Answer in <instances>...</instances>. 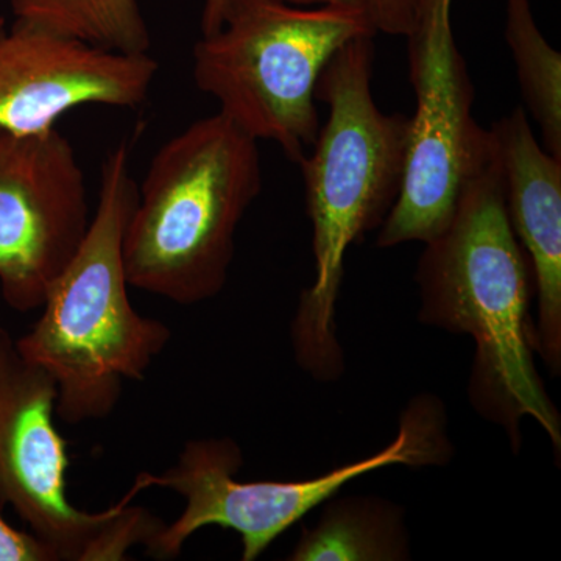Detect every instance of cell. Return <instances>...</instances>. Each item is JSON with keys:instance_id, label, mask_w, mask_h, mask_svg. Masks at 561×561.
I'll use <instances>...</instances> for the list:
<instances>
[{"instance_id": "8", "label": "cell", "mask_w": 561, "mask_h": 561, "mask_svg": "<svg viewBox=\"0 0 561 561\" xmlns=\"http://www.w3.org/2000/svg\"><path fill=\"white\" fill-rule=\"evenodd\" d=\"M454 0H416L408 39L415 113L398 201L376 245L430 242L445 230L465 181L485 160L491 133L472 116L474 87L453 31Z\"/></svg>"}, {"instance_id": "11", "label": "cell", "mask_w": 561, "mask_h": 561, "mask_svg": "<svg viewBox=\"0 0 561 561\" xmlns=\"http://www.w3.org/2000/svg\"><path fill=\"white\" fill-rule=\"evenodd\" d=\"M505 208L529 261L538 298L537 353L561 373V160L542 147L522 105L490 128Z\"/></svg>"}, {"instance_id": "1", "label": "cell", "mask_w": 561, "mask_h": 561, "mask_svg": "<svg viewBox=\"0 0 561 561\" xmlns=\"http://www.w3.org/2000/svg\"><path fill=\"white\" fill-rule=\"evenodd\" d=\"M416 284L421 323L470 335L476 343L468 381L472 409L505 432L515 454L524 419L534 420L560 463V412L535 364L534 278L508 220L494 140L465 181L451 220L426 242Z\"/></svg>"}, {"instance_id": "2", "label": "cell", "mask_w": 561, "mask_h": 561, "mask_svg": "<svg viewBox=\"0 0 561 561\" xmlns=\"http://www.w3.org/2000/svg\"><path fill=\"white\" fill-rule=\"evenodd\" d=\"M375 36L341 47L321 70L316 99L327 122L300 162L312 224L316 278L291 321V348L302 371L334 382L345 371L335 308L351 245L379 230L400 195L409 116L387 114L373 98Z\"/></svg>"}, {"instance_id": "10", "label": "cell", "mask_w": 561, "mask_h": 561, "mask_svg": "<svg viewBox=\"0 0 561 561\" xmlns=\"http://www.w3.org/2000/svg\"><path fill=\"white\" fill-rule=\"evenodd\" d=\"M160 65L150 54L91 46L39 25L0 18V130L39 135L80 106L138 108Z\"/></svg>"}, {"instance_id": "6", "label": "cell", "mask_w": 561, "mask_h": 561, "mask_svg": "<svg viewBox=\"0 0 561 561\" xmlns=\"http://www.w3.org/2000/svg\"><path fill=\"white\" fill-rule=\"evenodd\" d=\"M453 456L445 404L431 393L416 394L409 402L397 437L381 451L302 481H239L236 474L243 454L238 443L228 437L191 440L169 470L140 472L133 483L138 493L165 489L184 500L179 518L164 523L146 546V553L157 560L176 559L192 535L216 526L236 531L241 537V559L254 561L354 479L394 465L413 470L443 467Z\"/></svg>"}, {"instance_id": "14", "label": "cell", "mask_w": 561, "mask_h": 561, "mask_svg": "<svg viewBox=\"0 0 561 561\" xmlns=\"http://www.w3.org/2000/svg\"><path fill=\"white\" fill-rule=\"evenodd\" d=\"M14 20L122 54H149L138 0H10Z\"/></svg>"}, {"instance_id": "5", "label": "cell", "mask_w": 561, "mask_h": 561, "mask_svg": "<svg viewBox=\"0 0 561 561\" xmlns=\"http://www.w3.org/2000/svg\"><path fill=\"white\" fill-rule=\"evenodd\" d=\"M376 35L364 18L346 10L225 0L219 31L195 43L192 73L236 127L257 142L272 140L298 165L321 127V70L350 41Z\"/></svg>"}, {"instance_id": "3", "label": "cell", "mask_w": 561, "mask_h": 561, "mask_svg": "<svg viewBox=\"0 0 561 561\" xmlns=\"http://www.w3.org/2000/svg\"><path fill=\"white\" fill-rule=\"evenodd\" d=\"M136 201L131 150L122 142L103 162L80 249L47 290L38 321L16 341L54 379L58 419L68 424L108 419L124 383L144 381L171 342V328L140 316L128 297L124 234Z\"/></svg>"}, {"instance_id": "15", "label": "cell", "mask_w": 561, "mask_h": 561, "mask_svg": "<svg viewBox=\"0 0 561 561\" xmlns=\"http://www.w3.org/2000/svg\"><path fill=\"white\" fill-rule=\"evenodd\" d=\"M297 7H332L359 14L376 33L405 36L411 32L416 0H284Z\"/></svg>"}, {"instance_id": "13", "label": "cell", "mask_w": 561, "mask_h": 561, "mask_svg": "<svg viewBox=\"0 0 561 561\" xmlns=\"http://www.w3.org/2000/svg\"><path fill=\"white\" fill-rule=\"evenodd\" d=\"M504 7L523 108L540 128L542 147L561 160V54L542 36L530 0H504Z\"/></svg>"}, {"instance_id": "7", "label": "cell", "mask_w": 561, "mask_h": 561, "mask_svg": "<svg viewBox=\"0 0 561 561\" xmlns=\"http://www.w3.org/2000/svg\"><path fill=\"white\" fill-rule=\"evenodd\" d=\"M58 390L0 327V511L10 507L57 561H122L164 526L128 491L103 512L69 500L68 440L57 427Z\"/></svg>"}, {"instance_id": "9", "label": "cell", "mask_w": 561, "mask_h": 561, "mask_svg": "<svg viewBox=\"0 0 561 561\" xmlns=\"http://www.w3.org/2000/svg\"><path fill=\"white\" fill-rule=\"evenodd\" d=\"M91 219L83 169L65 135L0 130V291L11 309L41 308Z\"/></svg>"}, {"instance_id": "17", "label": "cell", "mask_w": 561, "mask_h": 561, "mask_svg": "<svg viewBox=\"0 0 561 561\" xmlns=\"http://www.w3.org/2000/svg\"><path fill=\"white\" fill-rule=\"evenodd\" d=\"M225 0H205L202 13V35L219 31Z\"/></svg>"}, {"instance_id": "4", "label": "cell", "mask_w": 561, "mask_h": 561, "mask_svg": "<svg viewBox=\"0 0 561 561\" xmlns=\"http://www.w3.org/2000/svg\"><path fill=\"white\" fill-rule=\"evenodd\" d=\"M261 190L257 140L219 111L176 133L151 158L125 228L130 287L181 306L217 297Z\"/></svg>"}, {"instance_id": "16", "label": "cell", "mask_w": 561, "mask_h": 561, "mask_svg": "<svg viewBox=\"0 0 561 561\" xmlns=\"http://www.w3.org/2000/svg\"><path fill=\"white\" fill-rule=\"evenodd\" d=\"M0 561H57L55 553L32 534L11 526L0 511Z\"/></svg>"}, {"instance_id": "12", "label": "cell", "mask_w": 561, "mask_h": 561, "mask_svg": "<svg viewBox=\"0 0 561 561\" xmlns=\"http://www.w3.org/2000/svg\"><path fill=\"white\" fill-rule=\"evenodd\" d=\"M409 556L401 507L379 497H345L327 505L320 522L302 531L287 560L400 561Z\"/></svg>"}]
</instances>
